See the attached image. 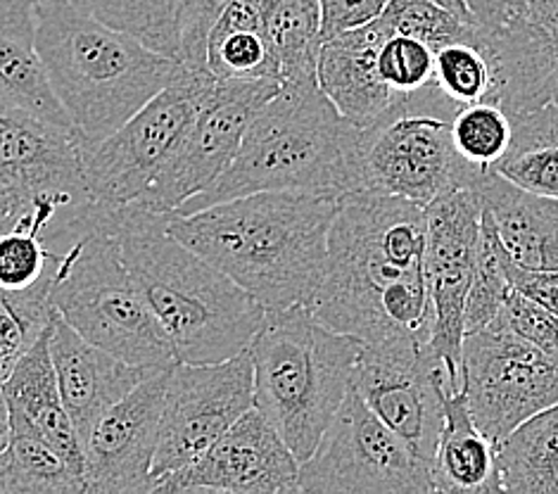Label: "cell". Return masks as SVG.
Here are the masks:
<instances>
[{
    "label": "cell",
    "instance_id": "obj_1",
    "mask_svg": "<svg viewBox=\"0 0 558 494\" xmlns=\"http://www.w3.org/2000/svg\"><path fill=\"white\" fill-rule=\"evenodd\" d=\"M307 306L362 347H430L425 207L366 189L344 193L326 272Z\"/></svg>",
    "mask_w": 558,
    "mask_h": 494
},
{
    "label": "cell",
    "instance_id": "obj_2",
    "mask_svg": "<svg viewBox=\"0 0 558 494\" xmlns=\"http://www.w3.org/2000/svg\"><path fill=\"white\" fill-rule=\"evenodd\" d=\"M340 197L259 191L197 212H171L167 229L231 276L264 310L310 304L328 260Z\"/></svg>",
    "mask_w": 558,
    "mask_h": 494
},
{
    "label": "cell",
    "instance_id": "obj_3",
    "mask_svg": "<svg viewBox=\"0 0 558 494\" xmlns=\"http://www.w3.org/2000/svg\"><path fill=\"white\" fill-rule=\"evenodd\" d=\"M110 226L131 276L174 345L177 362L215 364L247 350L264 306L167 229V215L112 209Z\"/></svg>",
    "mask_w": 558,
    "mask_h": 494
},
{
    "label": "cell",
    "instance_id": "obj_4",
    "mask_svg": "<svg viewBox=\"0 0 558 494\" xmlns=\"http://www.w3.org/2000/svg\"><path fill=\"white\" fill-rule=\"evenodd\" d=\"M364 129L344 119L312 82H281L259 108L241 150L223 177L179 212H197L259 191H307L342 197L359 191V145Z\"/></svg>",
    "mask_w": 558,
    "mask_h": 494
},
{
    "label": "cell",
    "instance_id": "obj_5",
    "mask_svg": "<svg viewBox=\"0 0 558 494\" xmlns=\"http://www.w3.org/2000/svg\"><path fill=\"white\" fill-rule=\"evenodd\" d=\"M34 15L48 82L84 141L110 136L185 67L70 0H34Z\"/></svg>",
    "mask_w": 558,
    "mask_h": 494
},
{
    "label": "cell",
    "instance_id": "obj_6",
    "mask_svg": "<svg viewBox=\"0 0 558 494\" xmlns=\"http://www.w3.org/2000/svg\"><path fill=\"white\" fill-rule=\"evenodd\" d=\"M247 352L255 407L307 461L352 387L362 342L318 322L307 304L267 310Z\"/></svg>",
    "mask_w": 558,
    "mask_h": 494
},
{
    "label": "cell",
    "instance_id": "obj_7",
    "mask_svg": "<svg viewBox=\"0 0 558 494\" xmlns=\"http://www.w3.org/2000/svg\"><path fill=\"white\" fill-rule=\"evenodd\" d=\"M112 209L100 207L72 243L58 250L50 276L56 312L86 340L129 364L169 369L177 352L131 276L110 226Z\"/></svg>",
    "mask_w": 558,
    "mask_h": 494
},
{
    "label": "cell",
    "instance_id": "obj_8",
    "mask_svg": "<svg viewBox=\"0 0 558 494\" xmlns=\"http://www.w3.org/2000/svg\"><path fill=\"white\" fill-rule=\"evenodd\" d=\"M459 105L437 84L404 98L359 145V189L404 197L428 207L457 189H473L481 169L463 159L451 136Z\"/></svg>",
    "mask_w": 558,
    "mask_h": 494
},
{
    "label": "cell",
    "instance_id": "obj_9",
    "mask_svg": "<svg viewBox=\"0 0 558 494\" xmlns=\"http://www.w3.org/2000/svg\"><path fill=\"white\" fill-rule=\"evenodd\" d=\"M211 82L215 76L209 72L183 67L174 82L145 103L110 136L98 141L78 138L82 173L90 203L108 209L134 205L177 150Z\"/></svg>",
    "mask_w": 558,
    "mask_h": 494
},
{
    "label": "cell",
    "instance_id": "obj_10",
    "mask_svg": "<svg viewBox=\"0 0 558 494\" xmlns=\"http://www.w3.org/2000/svg\"><path fill=\"white\" fill-rule=\"evenodd\" d=\"M300 492L428 494L430 466L350 387L314 454L300 463Z\"/></svg>",
    "mask_w": 558,
    "mask_h": 494
},
{
    "label": "cell",
    "instance_id": "obj_11",
    "mask_svg": "<svg viewBox=\"0 0 558 494\" xmlns=\"http://www.w3.org/2000/svg\"><path fill=\"white\" fill-rule=\"evenodd\" d=\"M281 91V79H215L169 162L136 207L171 215L215 185L233 165L252 117Z\"/></svg>",
    "mask_w": 558,
    "mask_h": 494
},
{
    "label": "cell",
    "instance_id": "obj_12",
    "mask_svg": "<svg viewBox=\"0 0 558 494\" xmlns=\"http://www.w3.org/2000/svg\"><path fill=\"white\" fill-rule=\"evenodd\" d=\"M463 397L492 443L558 402V359L495 326L469 333L461 347Z\"/></svg>",
    "mask_w": 558,
    "mask_h": 494
},
{
    "label": "cell",
    "instance_id": "obj_13",
    "mask_svg": "<svg viewBox=\"0 0 558 494\" xmlns=\"http://www.w3.org/2000/svg\"><path fill=\"white\" fill-rule=\"evenodd\" d=\"M252 407L255 376L247 350L215 364L177 362L171 366L153 461L155 483L195 461Z\"/></svg>",
    "mask_w": 558,
    "mask_h": 494
},
{
    "label": "cell",
    "instance_id": "obj_14",
    "mask_svg": "<svg viewBox=\"0 0 558 494\" xmlns=\"http://www.w3.org/2000/svg\"><path fill=\"white\" fill-rule=\"evenodd\" d=\"M481 221L483 203L475 189L449 191L425 207V276L435 312L430 352L445 369L447 395L461 393L463 385L461 347Z\"/></svg>",
    "mask_w": 558,
    "mask_h": 494
},
{
    "label": "cell",
    "instance_id": "obj_15",
    "mask_svg": "<svg viewBox=\"0 0 558 494\" xmlns=\"http://www.w3.org/2000/svg\"><path fill=\"white\" fill-rule=\"evenodd\" d=\"M352 387L430 466L447 397L445 369L430 347H362Z\"/></svg>",
    "mask_w": 558,
    "mask_h": 494
},
{
    "label": "cell",
    "instance_id": "obj_16",
    "mask_svg": "<svg viewBox=\"0 0 558 494\" xmlns=\"http://www.w3.org/2000/svg\"><path fill=\"white\" fill-rule=\"evenodd\" d=\"M298 480V457L267 417L252 407L195 461L159 478L153 492L292 494L300 492Z\"/></svg>",
    "mask_w": 558,
    "mask_h": 494
},
{
    "label": "cell",
    "instance_id": "obj_17",
    "mask_svg": "<svg viewBox=\"0 0 558 494\" xmlns=\"http://www.w3.org/2000/svg\"><path fill=\"white\" fill-rule=\"evenodd\" d=\"M169 376L171 366L155 369L93 425L84 445L88 494L153 492Z\"/></svg>",
    "mask_w": 558,
    "mask_h": 494
},
{
    "label": "cell",
    "instance_id": "obj_18",
    "mask_svg": "<svg viewBox=\"0 0 558 494\" xmlns=\"http://www.w3.org/2000/svg\"><path fill=\"white\" fill-rule=\"evenodd\" d=\"M0 185L24 207L44 197L88 207L76 131L0 108Z\"/></svg>",
    "mask_w": 558,
    "mask_h": 494
},
{
    "label": "cell",
    "instance_id": "obj_19",
    "mask_svg": "<svg viewBox=\"0 0 558 494\" xmlns=\"http://www.w3.org/2000/svg\"><path fill=\"white\" fill-rule=\"evenodd\" d=\"M50 357L62 402L86 445L93 425L155 369L129 364L86 340L58 314L50 326Z\"/></svg>",
    "mask_w": 558,
    "mask_h": 494
},
{
    "label": "cell",
    "instance_id": "obj_20",
    "mask_svg": "<svg viewBox=\"0 0 558 494\" xmlns=\"http://www.w3.org/2000/svg\"><path fill=\"white\" fill-rule=\"evenodd\" d=\"M392 34L385 17L326 38L318 50L316 82L338 112L359 129H368L402 103L378 72V50Z\"/></svg>",
    "mask_w": 558,
    "mask_h": 494
},
{
    "label": "cell",
    "instance_id": "obj_21",
    "mask_svg": "<svg viewBox=\"0 0 558 494\" xmlns=\"http://www.w3.org/2000/svg\"><path fill=\"white\" fill-rule=\"evenodd\" d=\"M50 326L22 354L3 383V393L12 425H22L48 439L84 475L86 451L70 411L62 402L58 373L50 357Z\"/></svg>",
    "mask_w": 558,
    "mask_h": 494
},
{
    "label": "cell",
    "instance_id": "obj_22",
    "mask_svg": "<svg viewBox=\"0 0 558 494\" xmlns=\"http://www.w3.org/2000/svg\"><path fill=\"white\" fill-rule=\"evenodd\" d=\"M473 189L497 226L501 245L521 269L558 272V200L525 191L495 169Z\"/></svg>",
    "mask_w": 558,
    "mask_h": 494
},
{
    "label": "cell",
    "instance_id": "obj_23",
    "mask_svg": "<svg viewBox=\"0 0 558 494\" xmlns=\"http://www.w3.org/2000/svg\"><path fill=\"white\" fill-rule=\"evenodd\" d=\"M0 108L76 131L38 56L34 0H0Z\"/></svg>",
    "mask_w": 558,
    "mask_h": 494
},
{
    "label": "cell",
    "instance_id": "obj_24",
    "mask_svg": "<svg viewBox=\"0 0 558 494\" xmlns=\"http://www.w3.org/2000/svg\"><path fill=\"white\" fill-rule=\"evenodd\" d=\"M433 492L495 494L504 492L497 463V445L477 429L466 397H445V425L430 461Z\"/></svg>",
    "mask_w": 558,
    "mask_h": 494
},
{
    "label": "cell",
    "instance_id": "obj_25",
    "mask_svg": "<svg viewBox=\"0 0 558 494\" xmlns=\"http://www.w3.org/2000/svg\"><path fill=\"white\" fill-rule=\"evenodd\" d=\"M497 463L504 492L558 494V402L504 437Z\"/></svg>",
    "mask_w": 558,
    "mask_h": 494
},
{
    "label": "cell",
    "instance_id": "obj_26",
    "mask_svg": "<svg viewBox=\"0 0 558 494\" xmlns=\"http://www.w3.org/2000/svg\"><path fill=\"white\" fill-rule=\"evenodd\" d=\"M207 72L215 79H281L255 0H231L207 38Z\"/></svg>",
    "mask_w": 558,
    "mask_h": 494
},
{
    "label": "cell",
    "instance_id": "obj_27",
    "mask_svg": "<svg viewBox=\"0 0 558 494\" xmlns=\"http://www.w3.org/2000/svg\"><path fill=\"white\" fill-rule=\"evenodd\" d=\"M281 82L316 79L322 50V0H255Z\"/></svg>",
    "mask_w": 558,
    "mask_h": 494
},
{
    "label": "cell",
    "instance_id": "obj_28",
    "mask_svg": "<svg viewBox=\"0 0 558 494\" xmlns=\"http://www.w3.org/2000/svg\"><path fill=\"white\" fill-rule=\"evenodd\" d=\"M513 141L492 167L525 191L558 200V105L511 117Z\"/></svg>",
    "mask_w": 558,
    "mask_h": 494
},
{
    "label": "cell",
    "instance_id": "obj_29",
    "mask_svg": "<svg viewBox=\"0 0 558 494\" xmlns=\"http://www.w3.org/2000/svg\"><path fill=\"white\" fill-rule=\"evenodd\" d=\"M86 478L48 439L12 425L0 451V494H84Z\"/></svg>",
    "mask_w": 558,
    "mask_h": 494
},
{
    "label": "cell",
    "instance_id": "obj_30",
    "mask_svg": "<svg viewBox=\"0 0 558 494\" xmlns=\"http://www.w3.org/2000/svg\"><path fill=\"white\" fill-rule=\"evenodd\" d=\"M117 32L138 38L159 56L183 62L179 36L181 0H70Z\"/></svg>",
    "mask_w": 558,
    "mask_h": 494
},
{
    "label": "cell",
    "instance_id": "obj_31",
    "mask_svg": "<svg viewBox=\"0 0 558 494\" xmlns=\"http://www.w3.org/2000/svg\"><path fill=\"white\" fill-rule=\"evenodd\" d=\"M435 84L459 108L487 103L495 86V70L485 46V24L469 38L445 44L435 50Z\"/></svg>",
    "mask_w": 558,
    "mask_h": 494
},
{
    "label": "cell",
    "instance_id": "obj_32",
    "mask_svg": "<svg viewBox=\"0 0 558 494\" xmlns=\"http://www.w3.org/2000/svg\"><path fill=\"white\" fill-rule=\"evenodd\" d=\"M509 264L511 257L507 255V248L501 245L497 226L492 221L489 212L483 209L481 240H477L471 290L466 298V336L487 328L497 318L501 304L507 302L509 292L513 290Z\"/></svg>",
    "mask_w": 558,
    "mask_h": 494
},
{
    "label": "cell",
    "instance_id": "obj_33",
    "mask_svg": "<svg viewBox=\"0 0 558 494\" xmlns=\"http://www.w3.org/2000/svg\"><path fill=\"white\" fill-rule=\"evenodd\" d=\"M457 150L481 169H492L513 141V122L495 103L463 105L451 122Z\"/></svg>",
    "mask_w": 558,
    "mask_h": 494
},
{
    "label": "cell",
    "instance_id": "obj_34",
    "mask_svg": "<svg viewBox=\"0 0 558 494\" xmlns=\"http://www.w3.org/2000/svg\"><path fill=\"white\" fill-rule=\"evenodd\" d=\"M383 17L395 34L414 36L428 44L433 52L445 44L473 36L481 24L477 20L459 17L457 12L435 3V0H390L388 8L383 10Z\"/></svg>",
    "mask_w": 558,
    "mask_h": 494
},
{
    "label": "cell",
    "instance_id": "obj_35",
    "mask_svg": "<svg viewBox=\"0 0 558 494\" xmlns=\"http://www.w3.org/2000/svg\"><path fill=\"white\" fill-rule=\"evenodd\" d=\"M380 79L397 98H409L435 84V52L414 36L390 34L378 50Z\"/></svg>",
    "mask_w": 558,
    "mask_h": 494
},
{
    "label": "cell",
    "instance_id": "obj_36",
    "mask_svg": "<svg viewBox=\"0 0 558 494\" xmlns=\"http://www.w3.org/2000/svg\"><path fill=\"white\" fill-rule=\"evenodd\" d=\"M489 326L513 333V336L558 359V316L515 288L509 292L507 302L501 304L497 318Z\"/></svg>",
    "mask_w": 558,
    "mask_h": 494
},
{
    "label": "cell",
    "instance_id": "obj_37",
    "mask_svg": "<svg viewBox=\"0 0 558 494\" xmlns=\"http://www.w3.org/2000/svg\"><path fill=\"white\" fill-rule=\"evenodd\" d=\"M229 5L231 0H181L179 3V36L183 64L189 70L207 72V38Z\"/></svg>",
    "mask_w": 558,
    "mask_h": 494
},
{
    "label": "cell",
    "instance_id": "obj_38",
    "mask_svg": "<svg viewBox=\"0 0 558 494\" xmlns=\"http://www.w3.org/2000/svg\"><path fill=\"white\" fill-rule=\"evenodd\" d=\"M390 0H322V36H330L356 29L383 15Z\"/></svg>",
    "mask_w": 558,
    "mask_h": 494
},
{
    "label": "cell",
    "instance_id": "obj_39",
    "mask_svg": "<svg viewBox=\"0 0 558 494\" xmlns=\"http://www.w3.org/2000/svg\"><path fill=\"white\" fill-rule=\"evenodd\" d=\"M511 284L518 292H523L530 300L542 304L544 310H549L558 316V272H533L521 269L513 262L509 264Z\"/></svg>",
    "mask_w": 558,
    "mask_h": 494
},
{
    "label": "cell",
    "instance_id": "obj_40",
    "mask_svg": "<svg viewBox=\"0 0 558 494\" xmlns=\"http://www.w3.org/2000/svg\"><path fill=\"white\" fill-rule=\"evenodd\" d=\"M466 5L477 22L487 26H504L523 15L527 0H466Z\"/></svg>",
    "mask_w": 558,
    "mask_h": 494
},
{
    "label": "cell",
    "instance_id": "obj_41",
    "mask_svg": "<svg viewBox=\"0 0 558 494\" xmlns=\"http://www.w3.org/2000/svg\"><path fill=\"white\" fill-rule=\"evenodd\" d=\"M523 15L542 26H556L558 24V0H527V8Z\"/></svg>",
    "mask_w": 558,
    "mask_h": 494
},
{
    "label": "cell",
    "instance_id": "obj_42",
    "mask_svg": "<svg viewBox=\"0 0 558 494\" xmlns=\"http://www.w3.org/2000/svg\"><path fill=\"white\" fill-rule=\"evenodd\" d=\"M547 44H549V67H551V84H554V103L558 105V24L547 26Z\"/></svg>",
    "mask_w": 558,
    "mask_h": 494
},
{
    "label": "cell",
    "instance_id": "obj_43",
    "mask_svg": "<svg viewBox=\"0 0 558 494\" xmlns=\"http://www.w3.org/2000/svg\"><path fill=\"white\" fill-rule=\"evenodd\" d=\"M12 437V419H10V407L3 393V385H0V451H3Z\"/></svg>",
    "mask_w": 558,
    "mask_h": 494
},
{
    "label": "cell",
    "instance_id": "obj_44",
    "mask_svg": "<svg viewBox=\"0 0 558 494\" xmlns=\"http://www.w3.org/2000/svg\"><path fill=\"white\" fill-rule=\"evenodd\" d=\"M435 3L445 5V8H447V10H451V12H457L459 17L475 20V15H473V12H471V8L466 5V0H435Z\"/></svg>",
    "mask_w": 558,
    "mask_h": 494
}]
</instances>
